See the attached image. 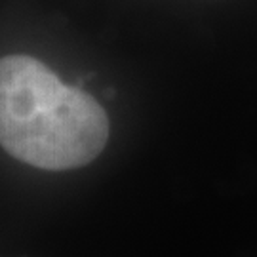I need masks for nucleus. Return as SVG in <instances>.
Wrapping results in <instances>:
<instances>
[{
  "label": "nucleus",
  "mask_w": 257,
  "mask_h": 257,
  "mask_svg": "<svg viewBox=\"0 0 257 257\" xmlns=\"http://www.w3.org/2000/svg\"><path fill=\"white\" fill-rule=\"evenodd\" d=\"M109 138L99 103L29 55L0 59V145L42 170L92 162Z\"/></svg>",
  "instance_id": "nucleus-1"
}]
</instances>
